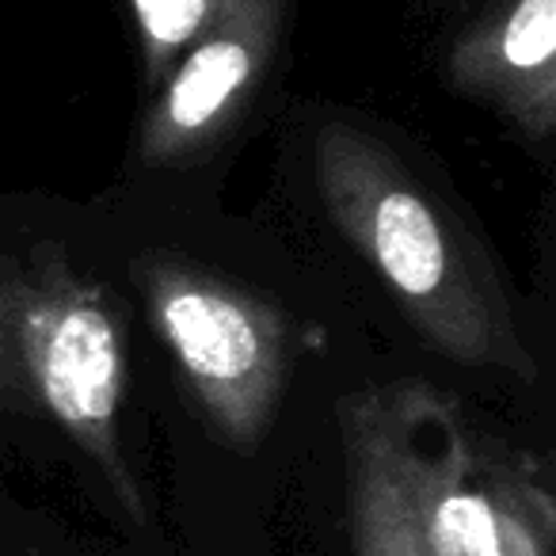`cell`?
Instances as JSON below:
<instances>
[{"label":"cell","instance_id":"ba28073f","mask_svg":"<svg viewBox=\"0 0 556 556\" xmlns=\"http://www.w3.org/2000/svg\"><path fill=\"white\" fill-rule=\"evenodd\" d=\"M217 4L222 0H130L149 88H156L168 77V70L191 47L194 35L206 27Z\"/></svg>","mask_w":556,"mask_h":556},{"label":"cell","instance_id":"8992f818","mask_svg":"<svg viewBox=\"0 0 556 556\" xmlns=\"http://www.w3.org/2000/svg\"><path fill=\"white\" fill-rule=\"evenodd\" d=\"M450 77L526 138L545 141L556 126V0H492L457 35Z\"/></svg>","mask_w":556,"mask_h":556},{"label":"cell","instance_id":"5b68a950","mask_svg":"<svg viewBox=\"0 0 556 556\" xmlns=\"http://www.w3.org/2000/svg\"><path fill=\"white\" fill-rule=\"evenodd\" d=\"M287 0H222L153 88L138 153L149 168L199 161L237 123L278 50Z\"/></svg>","mask_w":556,"mask_h":556},{"label":"cell","instance_id":"3957f363","mask_svg":"<svg viewBox=\"0 0 556 556\" xmlns=\"http://www.w3.org/2000/svg\"><path fill=\"white\" fill-rule=\"evenodd\" d=\"M401 472L427 556H556L545 465L480 434L450 393L386 386Z\"/></svg>","mask_w":556,"mask_h":556},{"label":"cell","instance_id":"52a82bcc","mask_svg":"<svg viewBox=\"0 0 556 556\" xmlns=\"http://www.w3.org/2000/svg\"><path fill=\"white\" fill-rule=\"evenodd\" d=\"M340 442L355 556H427L401 472L386 386H363L340 396Z\"/></svg>","mask_w":556,"mask_h":556},{"label":"cell","instance_id":"6da1fadb","mask_svg":"<svg viewBox=\"0 0 556 556\" xmlns=\"http://www.w3.org/2000/svg\"><path fill=\"white\" fill-rule=\"evenodd\" d=\"M313 179L332 225L434 351L472 370L538 378L484 248L386 141L355 123H325L313 141Z\"/></svg>","mask_w":556,"mask_h":556},{"label":"cell","instance_id":"277c9868","mask_svg":"<svg viewBox=\"0 0 556 556\" xmlns=\"http://www.w3.org/2000/svg\"><path fill=\"white\" fill-rule=\"evenodd\" d=\"M141 290L210 427L232 450L255 454L294 370L290 320L260 294L184 260H146Z\"/></svg>","mask_w":556,"mask_h":556},{"label":"cell","instance_id":"7a4b0ae2","mask_svg":"<svg viewBox=\"0 0 556 556\" xmlns=\"http://www.w3.org/2000/svg\"><path fill=\"white\" fill-rule=\"evenodd\" d=\"M126 351L115 305L58 244L0 255V412L50 416L103 472L130 518H146L118 442Z\"/></svg>","mask_w":556,"mask_h":556}]
</instances>
